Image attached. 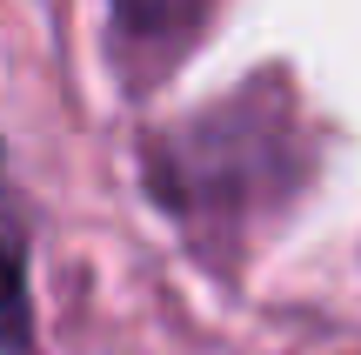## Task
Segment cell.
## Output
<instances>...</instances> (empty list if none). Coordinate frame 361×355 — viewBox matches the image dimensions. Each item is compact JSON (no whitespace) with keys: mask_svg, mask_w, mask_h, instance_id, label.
Listing matches in <instances>:
<instances>
[{"mask_svg":"<svg viewBox=\"0 0 361 355\" xmlns=\"http://www.w3.org/2000/svg\"><path fill=\"white\" fill-rule=\"evenodd\" d=\"M114 7H121L128 40H161V47H180V40L207 20V7H214V0H114Z\"/></svg>","mask_w":361,"mask_h":355,"instance_id":"1","label":"cell"},{"mask_svg":"<svg viewBox=\"0 0 361 355\" xmlns=\"http://www.w3.org/2000/svg\"><path fill=\"white\" fill-rule=\"evenodd\" d=\"M34 349V315H27V275L20 255L0 241V355H27Z\"/></svg>","mask_w":361,"mask_h":355,"instance_id":"2","label":"cell"}]
</instances>
